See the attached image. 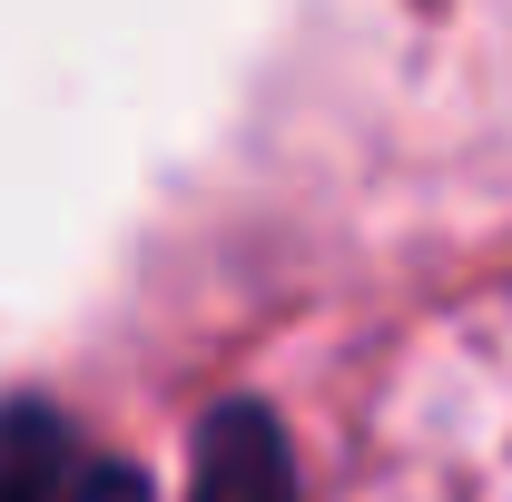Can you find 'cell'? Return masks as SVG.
I'll list each match as a JSON object with an SVG mask.
<instances>
[{"label":"cell","mask_w":512,"mask_h":502,"mask_svg":"<svg viewBox=\"0 0 512 502\" xmlns=\"http://www.w3.org/2000/svg\"><path fill=\"white\" fill-rule=\"evenodd\" d=\"M0 502H148V473L50 404H0Z\"/></svg>","instance_id":"obj_1"},{"label":"cell","mask_w":512,"mask_h":502,"mask_svg":"<svg viewBox=\"0 0 512 502\" xmlns=\"http://www.w3.org/2000/svg\"><path fill=\"white\" fill-rule=\"evenodd\" d=\"M188 502H296V463L266 424V404H217L197 424V483Z\"/></svg>","instance_id":"obj_2"}]
</instances>
